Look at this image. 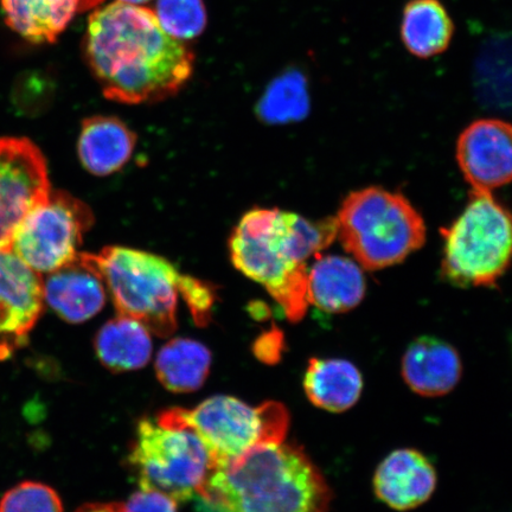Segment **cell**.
Listing matches in <instances>:
<instances>
[{
	"label": "cell",
	"mask_w": 512,
	"mask_h": 512,
	"mask_svg": "<svg viewBox=\"0 0 512 512\" xmlns=\"http://www.w3.org/2000/svg\"><path fill=\"white\" fill-rule=\"evenodd\" d=\"M307 398L332 413L348 411L363 390V377L354 364L338 358H312L304 377Z\"/></svg>",
	"instance_id": "d6986e66"
},
{
	"label": "cell",
	"mask_w": 512,
	"mask_h": 512,
	"mask_svg": "<svg viewBox=\"0 0 512 512\" xmlns=\"http://www.w3.org/2000/svg\"><path fill=\"white\" fill-rule=\"evenodd\" d=\"M93 224L94 215L85 203L68 192L51 190L47 202L16 230L12 251L35 272L50 274L72 264Z\"/></svg>",
	"instance_id": "9c48e42d"
},
{
	"label": "cell",
	"mask_w": 512,
	"mask_h": 512,
	"mask_svg": "<svg viewBox=\"0 0 512 512\" xmlns=\"http://www.w3.org/2000/svg\"><path fill=\"white\" fill-rule=\"evenodd\" d=\"M437 488V472L419 451L396 450L383 460L374 476V490L389 508L407 511L420 507Z\"/></svg>",
	"instance_id": "4fadbf2b"
},
{
	"label": "cell",
	"mask_w": 512,
	"mask_h": 512,
	"mask_svg": "<svg viewBox=\"0 0 512 512\" xmlns=\"http://www.w3.org/2000/svg\"><path fill=\"white\" fill-rule=\"evenodd\" d=\"M462 371L457 350L435 337L415 339L402 358V376L408 387L428 398L450 393Z\"/></svg>",
	"instance_id": "9a60e30c"
},
{
	"label": "cell",
	"mask_w": 512,
	"mask_h": 512,
	"mask_svg": "<svg viewBox=\"0 0 512 512\" xmlns=\"http://www.w3.org/2000/svg\"><path fill=\"white\" fill-rule=\"evenodd\" d=\"M51 192L46 159L30 140L0 139V249H12L16 230Z\"/></svg>",
	"instance_id": "30bf717a"
},
{
	"label": "cell",
	"mask_w": 512,
	"mask_h": 512,
	"mask_svg": "<svg viewBox=\"0 0 512 512\" xmlns=\"http://www.w3.org/2000/svg\"><path fill=\"white\" fill-rule=\"evenodd\" d=\"M198 497L216 512H328L331 491L302 448L283 441L215 470Z\"/></svg>",
	"instance_id": "3957f363"
},
{
	"label": "cell",
	"mask_w": 512,
	"mask_h": 512,
	"mask_svg": "<svg viewBox=\"0 0 512 512\" xmlns=\"http://www.w3.org/2000/svg\"><path fill=\"white\" fill-rule=\"evenodd\" d=\"M0 512H63L59 494L50 486L24 482L0 499Z\"/></svg>",
	"instance_id": "d4e9b609"
},
{
	"label": "cell",
	"mask_w": 512,
	"mask_h": 512,
	"mask_svg": "<svg viewBox=\"0 0 512 512\" xmlns=\"http://www.w3.org/2000/svg\"><path fill=\"white\" fill-rule=\"evenodd\" d=\"M211 366L207 347L194 339H172L160 349L156 374L160 383L174 393H191L206 382Z\"/></svg>",
	"instance_id": "44dd1931"
},
{
	"label": "cell",
	"mask_w": 512,
	"mask_h": 512,
	"mask_svg": "<svg viewBox=\"0 0 512 512\" xmlns=\"http://www.w3.org/2000/svg\"><path fill=\"white\" fill-rule=\"evenodd\" d=\"M309 108L306 81L294 70L271 83L259 101L256 113L266 124L281 125L303 120Z\"/></svg>",
	"instance_id": "603a6c76"
},
{
	"label": "cell",
	"mask_w": 512,
	"mask_h": 512,
	"mask_svg": "<svg viewBox=\"0 0 512 512\" xmlns=\"http://www.w3.org/2000/svg\"><path fill=\"white\" fill-rule=\"evenodd\" d=\"M76 512H121L119 504H87Z\"/></svg>",
	"instance_id": "83f0119b"
},
{
	"label": "cell",
	"mask_w": 512,
	"mask_h": 512,
	"mask_svg": "<svg viewBox=\"0 0 512 512\" xmlns=\"http://www.w3.org/2000/svg\"><path fill=\"white\" fill-rule=\"evenodd\" d=\"M83 53L107 99L155 104L176 95L194 73L195 56L143 5L114 2L89 16Z\"/></svg>",
	"instance_id": "6da1fadb"
},
{
	"label": "cell",
	"mask_w": 512,
	"mask_h": 512,
	"mask_svg": "<svg viewBox=\"0 0 512 512\" xmlns=\"http://www.w3.org/2000/svg\"><path fill=\"white\" fill-rule=\"evenodd\" d=\"M441 233V273L454 286L495 285L511 265L512 213L490 191L472 190L463 214Z\"/></svg>",
	"instance_id": "8992f818"
},
{
	"label": "cell",
	"mask_w": 512,
	"mask_h": 512,
	"mask_svg": "<svg viewBox=\"0 0 512 512\" xmlns=\"http://www.w3.org/2000/svg\"><path fill=\"white\" fill-rule=\"evenodd\" d=\"M78 256L104 281L118 315L138 320L152 335L174 334L182 273L169 260L121 246Z\"/></svg>",
	"instance_id": "5b68a950"
},
{
	"label": "cell",
	"mask_w": 512,
	"mask_h": 512,
	"mask_svg": "<svg viewBox=\"0 0 512 512\" xmlns=\"http://www.w3.org/2000/svg\"><path fill=\"white\" fill-rule=\"evenodd\" d=\"M401 34L408 50L426 59L448 47L453 24L438 0H413L403 14Z\"/></svg>",
	"instance_id": "7402d4cb"
},
{
	"label": "cell",
	"mask_w": 512,
	"mask_h": 512,
	"mask_svg": "<svg viewBox=\"0 0 512 512\" xmlns=\"http://www.w3.org/2000/svg\"><path fill=\"white\" fill-rule=\"evenodd\" d=\"M336 220L345 252L367 271L400 264L426 241L424 219L411 202L380 187L350 192Z\"/></svg>",
	"instance_id": "277c9868"
},
{
	"label": "cell",
	"mask_w": 512,
	"mask_h": 512,
	"mask_svg": "<svg viewBox=\"0 0 512 512\" xmlns=\"http://www.w3.org/2000/svg\"><path fill=\"white\" fill-rule=\"evenodd\" d=\"M309 303L328 313L348 312L366 294V279L355 260L339 255H318L309 270Z\"/></svg>",
	"instance_id": "e0dca14e"
},
{
	"label": "cell",
	"mask_w": 512,
	"mask_h": 512,
	"mask_svg": "<svg viewBox=\"0 0 512 512\" xmlns=\"http://www.w3.org/2000/svg\"><path fill=\"white\" fill-rule=\"evenodd\" d=\"M44 306L43 280L12 249H0V336L22 342Z\"/></svg>",
	"instance_id": "7c38bea8"
},
{
	"label": "cell",
	"mask_w": 512,
	"mask_h": 512,
	"mask_svg": "<svg viewBox=\"0 0 512 512\" xmlns=\"http://www.w3.org/2000/svg\"><path fill=\"white\" fill-rule=\"evenodd\" d=\"M118 2H124L128 4H134V5H143L147 2H150V0H118Z\"/></svg>",
	"instance_id": "f1b7e54d"
},
{
	"label": "cell",
	"mask_w": 512,
	"mask_h": 512,
	"mask_svg": "<svg viewBox=\"0 0 512 512\" xmlns=\"http://www.w3.org/2000/svg\"><path fill=\"white\" fill-rule=\"evenodd\" d=\"M337 234L336 217L312 222L275 208H255L230 235V259L242 274L264 286L296 323L310 305L306 262L328 248Z\"/></svg>",
	"instance_id": "7a4b0ae2"
},
{
	"label": "cell",
	"mask_w": 512,
	"mask_h": 512,
	"mask_svg": "<svg viewBox=\"0 0 512 512\" xmlns=\"http://www.w3.org/2000/svg\"><path fill=\"white\" fill-rule=\"evenodd\" d=\"M119 505L121 512H178L174 498L153 490L140 489Z\"/></svg>",
	"instance_id": "4316f807"
},
{
	"label": "cell",
	"mask_w": 512,
	"mask_h": 512,
	"mask_svg": "<svg viewBox=\"0 0 512 512\" xmlns=\"http://www.w3.org/2000/svg\"><path fill=\"white\" fill-rule=\"evenodd\" d=\"M151 332L138 320L120 316L111 319L95 337V351L107 369L124 373L142 369L151 360Z\"/></svg>",
	"instance_id": "ffe728a7"
},
{
	"label": "cell",
	"mask_w": 512,
	"mask_h": 512,
	"mask_svg": "<svg viewBox=\"0 0 512 512\" xmlns=\"http://www.w3.org/2000/svg\"><path fill=\"white\" fill-rule=\"evenodd\" d=\"M136 145V133L123 121L96 115L82 123L78 153L83 168L105 177L124 168Z\"/></svg>",
	"instance_id": "ac0fdd59"
},
{
	"label": "cell",
	"mask_w": 512,
	"mask_h": 512,
	"mask_svg": "<svg viewBox=\"0 0 512 512\" xmlns=\"http://www.w3.org/2000/svg\"><path fill=\"white\" fill-rule=\"evenodd\" d=\"M457 160L472 190L490 191L512 182V125L482 119L460 134Z\"/></svg>",
	"instance_id": "8fae6325"
},
{
	"label": "cell",
	"mask_w": 512,
	"mask_h": 512,
	"mask_svg": "<svg viewBox=\"0 0 512 512\" xmlns=\"http://www.w3.org/2000/svg\"><path fill=\"white\" fill-rule=\"evenodd\" d=\"M155 14L162 28L179 41L192 40L207 25L203 0H157Z\"/></svg>",
	"instance_id": "cb8c5ba5"
},
{
	"label": "cell",
	"mask_w": 512,
	"mask_h": 512,
	"mask_svg": "<svg viewBox=\"0 0 512 512\" xmlns=\"http://www.w3.org/2000/svg\"><path fill=\"white\" fill-rule=\"evenodd\" d=\"M128 460L140 489L162 492L177 502L200 496L215 471L207 446L194 431L150 419L139 422Z\"/></svg>",
	"instance_id": "ba28073f"
},
{
	"label": "cell",
	"mask_w": 512,
	"mask_h": 512,
	"mask_svg": "<svg viewBox=\"0 0 512 512\" xmlns=\"http://www.w3.org/2000/svg\"><path fill=\"white\" fill-rule=\"evenodd\" d=\"M179 296L188 305L195 322L204 326L209 323L211 310L216 300L214 287L190 275L182 274L179 281Z\"/></svg>",
	"instance_id": "484cf974"
},
{
	"label": "cell",
	"mask_w": 512,
	"mask_h": 512,
	"mask_svg": "<svg viewBox=\"0 0 512 512\" xmlns=\"http://www.w3.org/2000/svg\"><path fill=\"white\" fill-rule=\"evenodd\" d=\"M156 420L194 431L207 446L215 470L255 448L283 443L290 425V416L281 403L270 401L252 407L232 396H214L194 409H169Z\"/></svg>",
	"instance_id": "52a82bcc"
},
{
	"label": "cell",
	"mask_w": 512,
	"mask_h": 512,
	"mask_svg": "<svg viewBox=\"0 0 512 512\" xmlns=\"http://www.w3.org/2000/svg\"><path fill=\"white\" fill-rule=\"evenodd\" d=\"M104 0H0L5 22L31 43L57 41L70 22Z\"/></svg>",
	"instance_id": "2e32d148"
},
{
	"label": "cell",
	"mask_w": 512,
	"mask_h": 512,
	"mask_svg": "<svg viewBox=\"0 0 512 512\" xmlns=\"http://www.w3.org/2000/svg\"><path fill=\"white\" fill-rule=\"evenodd\" d=\"M43 294L44 302L64 322L80 324L104 309L107 290L99 274L76 256L72 264L50 273Z\"/></svg>",
	"instance_id": "5bb4252c"
}]
</instances>
